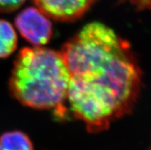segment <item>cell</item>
Returning a JSON list of instances; mask_svg holds the SVG:
<instances>
[{"mask_svg":"<svg viewBox=\"0 0 151 150\" xmlns=\"http://www.w3.org/2000/svg\"><path fill=\"white\" fill-rule=\"evenodd\" d=\"M70 80L67 102L89 133L109 128L131 112L141 87V71L129 44L113 29L94 22L61 48Z\"/></svg>","mask_w":151,"mask_h":150,"instance_id":"6da1fadb","label":"cell"},{"mask_svg":"<svg viewBox=\"0 0 151 150\" xmlns=\"http://www.w3.org/2000/svg\"><path fill=\"white\" fill-rule=\"evenodd\" d=\"M17 34L9 22L0 19V58H5L13 53L17 48Z\"/></svg>","mask_w":151,"mask_h":150,"instance_id":"8992f818","label":"cell"},{"mask_svg":"<svg viewBox=\"0 0 151 150\" xmlns=\"http://www.w3.org/2000/svg\"><path fill=\"white\" fill-rule=\"evenodd\" d=\"M38 9L50 19L71 22L82 17L94 0H33Z\"/></svg>","mask_w":151,"mask_h":150,"instance_id":"277c9868","label":"cell"},{"mask_svg":"<svg viewBox=\"0 0 151 150\" xmlns=\"http://www.w3.org/2000/svg\"><path fill=\"white\" fill-rule=\"evenodd\" d=\"M25 0H0V11L12 12L22 6Z\"/></svg>","mask_w":151,"mask_h":150,"instance_id":"52a82bcc","label":"cell"},{"mask_svg":"<svg viewBox=\"0 0 151 150\" xmlns=\"http://www.w3.org/2000/svg\"><path fill=\"white\" fill-rule=\"evenodd\" d=\"M15 25L22 36L34 47L48 44L53 34L49 18L34 7L22 10L15 19Z\"/></svg>","mask_w":151,"mask_h":150,"instance_id":"3957f363","label":"cell"},{"mask_svg":"<svg viewBox=\"0 0 151 150\" xmlns=\"http://www.w3.org/2000/svg\"><path fill=\"white\" fill-rule=\"evenodd\" d=\"M0 150H34V146L27 134L13 130L0 136Z\"/></svg>","mask_w":151,"mask_h":150,"instance_id":"5b68a950","label":"cell"},{"mask_svg":"<svg viewBox=\"0 0 151 150\" xmlns=\"http://www.w3.org/2000/svg\"><path fill=\"white\" fill-rule=\"evenodd\" d=\"M69 80L61 51L27 47L20 50L14 61L9 88L12 97L24 106L53 110L64 118Z\"/></svg>","mask_w":151,"mask_h":150,"instance_id":"7a4b0ae2","label":"cell"}]
</instances>
